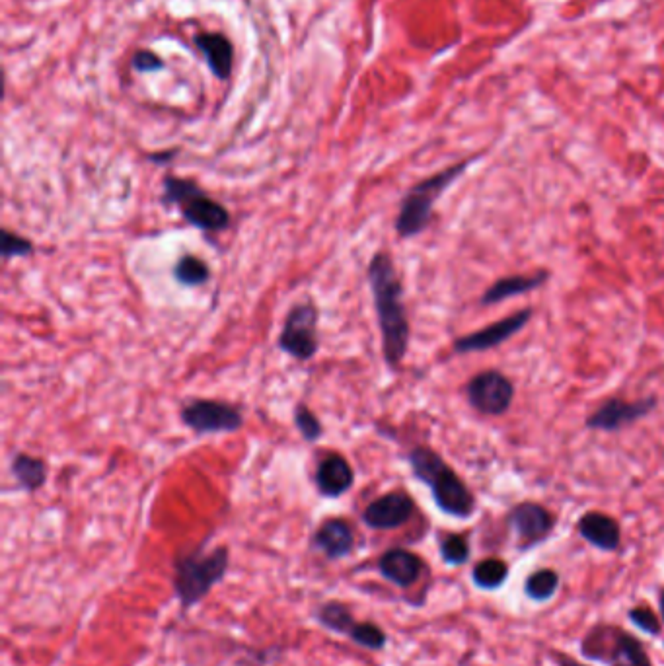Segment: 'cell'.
Segmentation results:
<instances>
[{"label": "cell", "mask_w": 664, "mask_h": 666, "mask_svg": "<svg viewBox=\"0 0 664 666\" xmlns=\"http://www.w3.org/2000/svg\"><path fill=\"white\" fill-rule=\"evenodd\" d=\"M367 277L382 339L384 363L390 370H400L409 351L411 326L404 304L402 279L392 256L388 252H376L370 258Z\"/></svg>", "instance_id": "1"}, {"label": "cell", "mask_w": 664, "mask_h": 666, "mask_svg": "<svg viewBox=\"0 0 664 666\" xmlns=\"http://www.w3.org/2000/svg\"><path fill=\"white\" fill-rule=\"evenodd\" d=\"M413 476L431 489L433 501L444 515L470 518L476 513V497L452 466L431 446H413L407 452Z\"/></svg>", "instance_id": "2"}, {"label": "cell", "mask_w": 664, "mask_h": 666, "mask_svg": "<svg viewBox=\"0 0 664 666\" xmlns=\"http://www.w3.org/2000/svg\"><path fill=\"white\" fill-rule=\"evenodd\" d=\"M228 569L230 550L226 546H217L211 552H207L205 546H199L191 552L178 555L174 559L172 591L182 610L187 612L205 600L224 581Z\"/></svg>", "instance_id": "3"}, {"label": "cell", "mask_w": 664, "mask_h": 666, "mask_svg": "<svg viewBox=\"0 0 664 666\" xmlns=\"http://www.w3.org/2000/svg\"><path fill=\"white\" fill-rule=\"evenodd\" d=\"M478 160H480V156H472V158L460 160V162L444 168L441 172H437V174H433V176H429V178L411 185L407 189L402 203H400V211H398V217H396V222H394L396 234L402 240H409V238H415L421 232H425L429 228L431 221H433V211H435L437 201Z\"/></svg>", "instance_id": "4"}, {"label": "cell", "mask_w": 664, "mask_h": 666, "mask_svg": "<svg viewBox=\"0 0 664 666\" xmlns=\"http://www.w3.org/2000/svg\"><path fill=\"white\" fill-rule=\"evenodd\" d=\"M160 201L168 207H178L187 224L203 232H224L232 224L230 211L191 178L166 174Z\"/></svg>", "instance_id": "5"}, {"label": "cell", "mask_w": 664, "mask_h": 666, "mask_svg": "<svg viewBox=\"0 0 664 666\" xmlns=\"http://www.w3.org/2000/svg\"><path fill=\"white\" fill-rule=\"evenodd\" d=\"M320 312L314 302L295 304L285 316L283 328L277 339V347L300 363H306L316 357L320 347L318 335Z\"/></svg>", "instance_id": "6"}, {"label": "cell", "mask_w": 664, "mask_h": 666, "mask_svg": "<svg viewBox=\"0 0 664 666\" xmlns=\"http://www.w3.org/2000/svg\"><path fill=\"white\" fill-rule=\"evenodd\" d=\"M587 657L610 666H651L643 645L620 628H596L583 643Z\"/></svg>", "instance_id": "7"}, {"label": "cell", "mask_w": 664, "mask_h": 666, "mask_svg": "<svg viewBox=\"0 0 664 666\" xmlns=\"http://www.w3.org/2000/svg\"><path fill=\"white\" fill-rule=\"evenodd\" d=\"M182 423L197 435L234 433L244 427V413L234 404L222 400H189L180 411Z\"/></svg>", "instance_id": "8"}, {"label": "cell", "mask_w": 664, "mask_h": 666, "mask_svg": "<svg viewBox=\"0 0 664 666\" xmlns=\"http://www.w3.org/2000/svg\"><path fill=\"white\" fill-rule=\"evenodd\" d=\"M466 396L481 415L499 417L513 406L515 384L499 370H483L468 382Z\"/></svg>", "instance_id": "9"}, {"label": "cell", "mask_w": 664, "mask_h": 666, "mask_svg": "<svg viewBox=\"0 0 664 666\" xmlns=\"http://www.w3.org/2000/svg\"><path fill=\"white\" fill-rule=\"evenodd\" d=\"M532 314H534L532 308H522L511 316L501 318L499 322H493V324L481 328L478 332L468 333V335L454 339L452 349L458 355L483 353V351L495 349V347L503 345L505 341H509L511 337H515L532 320Z\"/></svg>", "instance_id": "10"}, {"label": "cell", "mask_w": 664, "mask_h": 666, "mask_svg": "<svg viewBox=\"0 0 664 666\" xmlns=\"http://www.w3.org/2000/svg\"><path fill=\"white\" fill-rule=\"evenodd\" d=\"M657 398H643L628 402L622 398H610L598 407L587 419V429L602 431V433H616L626 427L635 425L643 417L651 415L657 407Z\"/></svg>", "instance_id": "11"}, {"label": "cell", "mask_w": 664, "mask_h": 666, "mask_svg": "<svg viewBox=\"0 0 664 666\" xmlns=\"http://www.w3.org/2000/svg\"><path fill=\"white\" fill-rule=\"evenodd\" d=\"M415 513V501L406 491H390L370 501L363 511V522L372 530H396Z\"/></svg>", "instance_id": "12"}, {"label": "cell", "mask_w": 664, "mask_h": 666, "mask_svg": "<svg viewBox=\"0 0 664 666\" xmlns=\"http://www.w3.org/2000/svg\"><path fill=\"white\" fill-rule=\"evenodd\" d=\"M554 522L552 513L546 507L532 501L518 503L507 515V524L515 530L522 546H534L544 538H548V534L554 528Z\"/></svg>", "instance_id": "13"}, {"label": "cell", "mask_w": 664, "mask_h": 666, "mask_svg": "<svg viewBox=\"0 0 664 666\" xmlns=\"http://www.w3.org/2000/svg\"><path fill=\"white\" fill-rule=\"evenodd\" d=\"M310 546L326 555L330 561H339L355 552L357 536L345 518H328L316 528Z\"/></svg>", "instance_id": "14"}, {"label": "cell", "mask_w": 664, "mask_h": 666, "mask_svg": "<svg viewBox=\"0 0 664 666\" xmlns=\"http://www.w3.org/2000/svg\"><path fill=\"white\" fill-rule=\"evenodd\" d=\"M314 483L322 497L337 499L355 485V470L343 454L330 452L320 460L314 474Z\"/></svg>", "instance_id": "15"}, {"label": "cell", "mask_w": 664, "mask_h": 666, "mask_svg": "<svg viewBox=\"0 0 664 666\" xmlns=\"http://www.w3.org/2000/svg\"><path fill=\"white\" fill-rule=\"evenodd\" d=\"M380 575L400 589L415 585L423 573V559L406 548H392L380 555L376 563Z\"/></svg>", "instance_id": "16"}, {"label": "cell", "mask_w": 664, "mask_h": 666, "mask_svg": "<svg viewBox=\"0 0 664 666\" xmlns=\"http://www.w3.org/2000/svg\"><path fill=\"white\" fill-rule=\"evenodd\" d=\"M195 47L205 57V63L213 76L221 82L230 80L234 69V45L221 32H199L193 36Z\"/></svg>", "instance_id": "17"}, {"label": "cell", "mask_w": 664, "mask_h": 666, "mask_svg": "<svg viewBox=\"0 0 664 666\" xmlns=\"http://www.w3.org/2000/svg\"><path fill=\"white\" fill-rule=\"evenodd\" d=\"M579 534L602 552H616L620 548L622 530L616 518L608 517L604 513L591 511L579 518L577 522Z\"/></svg>", "instance_id": "18"}, {"label": "cell", "mask_w": 664, "mask_h": 666, "mask_svg": "<svg viewBox=\"0 0 664 666\" xmlns=\"http://www.w3.org/2000/svg\"><path fill=\"white\" fill-rule=\"evenodd\" d=\"M550 271L540 269L534 275H507L501 277L499 281H495L483 296H481V304L483 306H491V304H499L503 300L515 298V296L528 295L538 291L540 287H544L550 281Z\"/></svg>", "instance_id": "19"}, {"label": "cell", "mask_w": 664, "mask_h": 666, "mask_svg": "<svg viewBox=\"0 0 664 666\" xmlns=\"http://www.w3.org/2000/svg\"><path fill=\"white\" fill-rule=\"evenodd\" d=\"M312 618L320 628L328 629L335 635H345L347 639H351L355 635V631L361 624L353 616V610L349 608V604L339 602V600H328V602L318 604L312 612Z\"/></svg>", "instance_id": "20"}, {"label": "cell", "mask_w": 664, "mask_h": 666, "mask_svg": "<svg viewBox=\"0 0 664 666\" xmlns=\"http://www.w3.org/2000/svg\"><path fill=\"white\" fill-rule=\"evenodd\" d=\"M10 472L20 489L36 493L47 483V464L43 458L26 452H16L10 462Z\"/></svg>", "instance_id": "21"}, {"label": "cell", "mask_w": 664, "mask_h": 666, "mask_svg": "<svg viewBox=\"0 0 664 666\" xmlns=\"http://www.w3.org/2000/svg\"><path fill=\"white\" fill-rule=\"evenodd\" d=\"M174 279L182 287H201L211 279V267L195 254H184L174 265Z\"/></svg>", "instance_id": "22"}, {"label": "cell", "mask_w": 664, "mask_h": 666, "mask_svg": "<svg viewBox=\"0 0 664 666\" xmlns=\"http://www.w3.org/2000/svg\"><path fill=\"white\" fill-rule=\"evenodd\" d=\"M507 575H509L507 563L497 557H487L474 567V583L485 591L499 589L505 583Z\"/></svg>", "instance_id": "23"}, {"label": "cell", "mask_w": 664, "mask_h": 666, "mask_svg": "<svg viewBox=\"0 0 664 666\" xmlns=\"http://www.w3.org/2000/svg\"><path fill=\"white\" fill-rule=\"evenodd\" d=\"M293 419H295V427L298 429L300 437L306 443H318L324 437V425H322L320 417L306 404H302V402L296 404Z\"/></svg>", "instance_id": "24"}, {"label": "cell", "mask_w": 664, "mask_h": 666, "mask_svg": "<svg viewBox=\"0 0 664 666\" xmlns=\"http://www.w3.org/2000/svg\"><path fill=\"white\" fill-rule=\"evenodd\" d=\"M557 587H559V575L552 569H540V571L532 573L524 585L526 594L538 602L550 600L557 591Z\"/></svg>", "instance_id": "25"}, {"label": "cell", "mask_w": 664, "mask_h": 666, "mask_svg": "<svg viewBox=\"0 0 664 666\" xmlns=\"http://www.w3.org/2000/svg\"><path fill=\"white\" fill-rule=\"evenodd\" d=\"M0 240H2V246H0V256L4 261L14 258H28L36 252V246L30 238L18 234V232H12L8 228L2 230L0 234Z\"/></svg>", "instance_id": "26"}, {"label": "cell", "mask_w": 664, "mask_h": 666, "mask_svg": "<svg viewBox=\"0 0 664 666\" xmlns=\"http://www.w3.org/2000/svg\"><path fill=\"white\" fill-rule=\"evenodd\" d=\"M439 552L446 565L458 567L470 559V544L468 538L462 534H448L439 544Z\"/></svg>", "instance_id": "27"}, {"label": "cell", "mask_w": 664, "mask_h": 666, "mask_svg": "<svg viewBox=\"0 0 664 666\" xmlns=\"http://www.w3.org/2000/svg\"><path fill=\"white\" fill-rule=\"evenodd\" d=\"M131 69L135 73L148 74L160 73L166 69V63L162 61L160 55H156L150 49H139L135 51V55L131 57Z\"/></svg>", "instance_id": "28"}, {"label": "cell", "mask_w": 664, "mask_h": 666, "mask_svg": "<svg viewBox=\"0 0 664 666\" xmlns=\"http://www.w3.org/2000/svg\"><path fill=\"white\" fill-rule=\"evenodd\" d=\"M629 620L637 626V628L643 629L645 633H651V635H659L661 633V622L657 620L655 612L651 608H633L628 614Z\"/></svg>", "instance_id": "29"}, {"label": "cell", "mask_w": 664, "mask_h": 666, "mask_svg": "<svg viewBox=\"0 0 664 666\" xmlns=\"http://www.w3.org/2000/svg\"><path fill=\"white\" fill-rule=\"evenodd\" d=\"M178 152H180V148L164 150V152H152V154H148L147 158L154 164H166V162H172L178 156Z\"/></svg>", "instance_id": "30"}, {"label": "cell", "mask_w": 664, "mask_h": 666, "mask_svg": "<svg viewBox=\"0 0 664 666\" xmlns=\"http://www.w3.org/2000/svg\"><path fill=\"white\" fill-rule=\"evenodd\" d=\"M555 661H557V665L559 666H585L581 665V663H577L575 659L565 657V655H559V653H555Z\"/></svg>", "instance_id": "31"}, {"label": "cell", "mask_w": 664, "mask_h": 666, "mask_svg": "<svg viewBox=\"0 0 664 666\" xmlns=\"http://www.w3.org/2000/svg\"><path fill=\"white\" fill-rule=\"evenodd\" d=\"M661 610H663V620H664V591L661 594Z\"/></svg>", "instance_id": "32"}]
</instances>
